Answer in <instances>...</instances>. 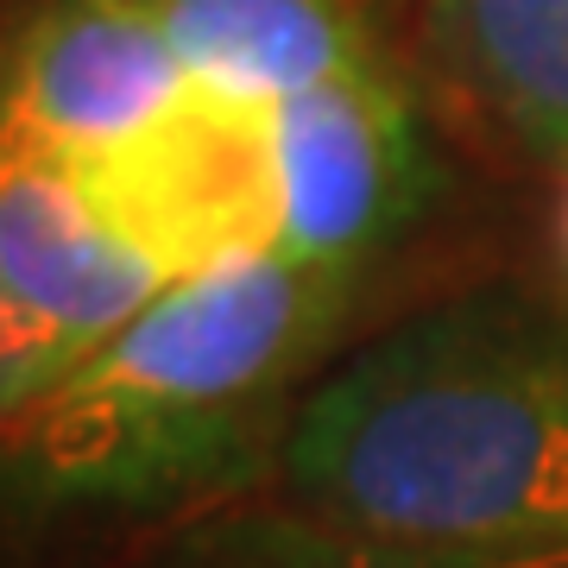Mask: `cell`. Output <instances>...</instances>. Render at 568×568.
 <instances>
[{
  "mask_svg": "<svg viewBox=\"0 0 568 568\" xmlns=\"http://www.w3.org/2000/svg\"><path fill=\"white\" fill-rule=\"evenodd\" d=\"M272 474L379 544L568 568V328L518 297L417 310L310 386Z\"/></svg>",
  "mask_w": 568,
  "mask_h": 568,
  "instance_id": "cell-1",
  "label": "cell"
},
{
  "mask_svg": "<svg viewBox=\"0 0 568 568\" xmlns=\"http://www.w3.org/2000/svg\"><path fill=\"white\" fill-rule=\"evenodd\" d=\"M354 278L253 253L164 284L133 323L0 429V511L39 525L196 518L278 467Z\"/></svg>",
  "mask_w": 568,
  "mask_h": 568,
  "instance_id": "cell-2",
  "label": "cell"
},
{
  "mask_svg": "<svg viewBox=\"0 0 568 568\" xmlns=\"http://www.w3.org/2000/svg\"><path fill=\"white\" fill-rule=\"evenodd\" d=\"M70 178L89 215L164 284L203 278L253 253H278V108L234 102L190 82L140 133L70 159Z\"/></svg>",
  "mask_w": 568,
  "mask_h": 568,
  "instance_id": "cell-3",
  "label": "cell"
},
{
  "mask_svg": "<svg viewBox=\"0 0 568 568\" xmlns=\"http://www.w3.org/2000/svg\"><path fill=\"white\" fill-rule=\"evenodd\" d=\"M164 291L82 203L70 164L0 133V429L102 354Z\"/></svg>",
  "mask_w": 568,
  "mask_h": 568,
  "instance_id": "cell-4",
  "label": "cell"
},
{
  "mask_svg": "<svg viewBox=\"0 0 568 568\" xmlns=\"http://www.w3.org/2000/svg\"><path fill=\"white\" fill-rule=\"evenodd\" d=\"M284 260L361 284L386 246L405 241L436 196L424 121L386 63H361L278 102Z\"/></svg>",
  "mask_w": 568,
  "mask_h": 568,
  "instance_id": "cell-5",
  "label": "cell"
},
{
  "mask_svg": "<svg viewBox=\"0 0 568 568\" xmlns=\"http://www.w3.org/2000/svg\"><path fill=\"white\" fill-rule=\"evenodd\" d=\"M183 89L145 0H44L0 58V133L70 164L159 121Z\"/></svg>",
  "mask_w": 568,
  "mask_h": 568,
  "instance_id": "cell-6",
  "label": "cell"
},
{
  "mask_svg": "<svg viewBox=\"0 0 568 568\" xmlns=\"http://www.w3.org/2000/svg\"><path fill=\"white\" fill-rule=\"evenodd\" d=\"M145 13L164 26L196 89L260 108L379 63L347 0H145Z\"/></svg>",
  "mask_w": 568,
  "mask_h": 568,
  "instance_id": "cell-7",
  "label": "cell"
},
{
  "mask_svg": "<svg viewBox=\"0 0 568 568\" xmlns=\"http://www.w3.org/2000/svg\"><path fill=\"white\" fill-rule=\"evenodd\" d=\"M424 32L525 152L568 164V0H424Z\"/></svg>",
  "mask_w": 568,
  "mask_h": 568,
  "instance_id": "cell-8",
  "label": "cell"
},
{
  "mask_svg": "<svg viewBox=\"0 0 568 568\" xmlns=\"http://www.w3.org/2000/svg\"><path fill=\"white\" fill-rule=\"evenodd\" d=\"M133 568H493V562H455L398 549L361 530H342L291 499H227L196 518H178L152 537Z\"/></svg>",
  "mask_w": 568,
  "mask_h": 568,
  "instance_id": "cell-9",
  "label": "cell"
}]
</instances>
